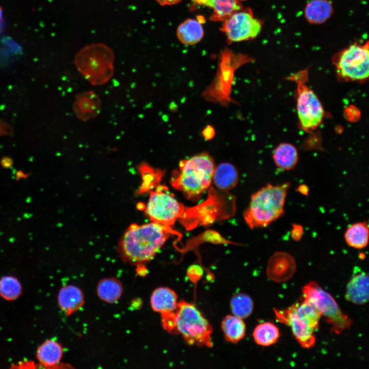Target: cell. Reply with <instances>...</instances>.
Masks as SVG:
<instances>
[{"instance_id": "14", "label": "cell", "mask_w": 369, "mask_h": 369, "mask_svg": "<svg viewBox=\"0 0 369 369\" xmlns=\"http://www.w3.org/2000/svg\"><path fill=\"white\" fill-rule=\"evenodd\" d=\"M102 103L99 95L92 90L80 92L75 96L72 109L76 118L87 122L101 113Z\"/></svg>"}, {"instance_id": "12", "label": "cell", "mask_w": 369, "mask_h": 369, "mask_svg": "<svg viewBox=\"0 0 369 369\" xmlns=\"http://www.w3.org/2000/svg\"><path fill=\"white\" fill-rule=\"evenodd\" d=\"M297 110L302 128L309 131L321 123L323 117L322 105L314 92L301 80L298 82Z\"/></svg>"}, {"instance_id": "28", "label": "cell", "mask_w": 369, "mask_h": 369, "mask_svg": "<svg viewBox=\"0 0 369 369\" xmlns=\"http://www.w3.org/2000/svg\"><path fill=\"white\" fill-rule=\"evenodd\" d=\"M253 302L247 294L238 293L230 301L231 310L233 315L242 319L249 317L253 310Z\"/></svg>"}, {"instance_id": "21", "label": "cell", "mask_w": 369, "mask_h": 369, "mask_svg": "<svg viewBox=\"0 0 369 369\" xmlns=\"http://www.w3.org/2000/svg\"><path fill=\"white\" fill-rule=\"evenodd\" d=\"M333 12V6L330 1L312 0L305 6L304 16L310 23L320 24L326 22Z\"/></svg>"}, {"instance_id": "1", "label": "cell", "mask_w": 369, "mask_h": 369, "mask_svg": "<svg viewBox=\"0 0 369 369\" xmlns=\"http://www.w3.org/2000/svg\"><path fill=\"white\" fill-rule=\"evenodd\" d=\"M170 234L181 236L173 229L152 221L132 224L119 241V253L129 262L142 264L153 258Z\"/></svg>"}, {"instance_id": "2", "label": "cell", "mask_w": 369, "mask_h": 369, "mask_svg": "<svg viewBox=\"0 0 369 369\" xmlns=\"http://www.w3.org/2000/svg\"><path fill=\"white\" fill-rule=\"evenodd\" d=\"M208 153L203 152L181 160L170 179L171 186L189 200H196L209 188L215 168Z\"/></svg>"}, {"instance_id": "35", "label": "cell", "mask_w": 369, "mask_h": 369, "mask_svg": "<svg viewBox=\"0 0 369 369\" xmlns=\"http://www.w3.org/2000/svg\"><path fill=\"white\" fill-rule=\"evenodd\" d=\"M238 1H246V0H238Z\"/></svg>"}, {"instance_id": "31", "label": "cell", "mask_w": 369, "mask_h": 369, "mask_svg": "<svg viewBox=\"0 0 369 369\" xmlns=\"http://www.w3.org/2000/svg\"><path fill=\"white\" fill-rule=\"evenodd\" d=\"M202 134L206 139L210 140L215 135V130L212 126L208 125L202 130Z\"/></svg>"}, {"instance_id": "26", "label": "cell", "mask_w": 369, "mask_h": 369, "mask_svg": "<svg viewBox=\"0 0 369 369\" xmlns=\"http://www.w3.org/2000/svg\"><path fill=\"white\" fill-rule=\"evenodd\" d=\"M253 336L255 342L258 345L268 346L277 341L280 333L275 325L271 322H266L256 326Z\"/></svg>"}, {"instance_id": "13", "label": "cell", "mask_w": 369, "mask_h": 369, "mask_svg": "<svg viewBox=\"0 0 369 369\" xmlns=\"http://www.w3.org/2000/svg\"><path fill=\"white\" fill-rule=\"evenodd\" d=\"M296 269V261L291 254L277 251L268 261L266 276L272 281L280 283L289 280L294 275Z\"/></svg>"}, {"instance_id": "15", "label": "cell", "mask_w": 369, "mask_h": 369, "mask_svg": "<svg viewBox=\"0 0 369 369\" xmlns=\"http://www.w3.org/2000/svg\"><path fill=\"white\" fill-rule=\"evenodd\" d=\"M151 305L155 312L161 316L172 314L177 308V296L172 289L167 287L156 289L151 297Z\"/></svg>"}, {"instance_id": "5", "label": "cell", "mask_w": 369, "mask_h": 369, "mask_svg": "<svg viewBox=\"0 0 369 369\" xmlns=\"http://www.w3.org/2000/svg\"><path fill=\"white\" fill-rule=\"evenodd\" d=\"M114 55L107 46H87L75 56L74 63L78 71L92 85L102 86L114 75Z\"/></svg>"}, {"instance_id": "24", "label": "cell", "mask_w": 369, "mask_h": 369, "mask_svg": "<svg viewBox=\"0 0 369 369\" xmlns=\"http://www.w3.org/2000/svg\"><path fill=\"white\" fill-rule=\"evenodd\" d=\"M63 354L60 345L56 341L48 340L42 343L37 351V358L44 367L57 365Z\"/></svg>"}, {"instance_id": "29", "label": "cell", "mask_w": 369, "mask_h": 369, "mask_svg": "<svg viewBox=\"0 0 369 369\" xmlns=\"http://www.w3.org/2000/svg\"><path fill=\"white\" fill-rule=\"evenodd\" d=\"M22 286L17 278L6 276L0 280V295L7 300H13L21 294Z\"/></svg>"}, {"instance_id": "32", "label": "cell", "mask_w": 369, "mask_h": 369, "mask_svg": "<svg viewBox=\"0 0 369 369\" xmlns=\"http://www.w3.org/2000/svg\"><path fill=\"white\" fill-rule=\"evenodd\" d=\"M162 6L172 5L180 2L182 0H155Z\"/></svg>"}, {"instance_id": "6", "label": "cell", "mask_w": 369, "mask_h": 369, "mask_svg": "<svg viewBox=\"0 0 369 369\" xmlns=\"http://www.w3.org/2000/svg\"><path fill=\"white\" fill-rule=\"evenodd\" d=\"M176 332L189 345L211 347L213 328L194 304L181 300L176 311Z\"/></svg>"}, {"instance_id": "19", "label": "cell", "mask_w": 369, "mask_h": 369, "mask_svg": "<svg viewBox=\"0 0 369 369\" xmlns=\"http://www.w3.org/2000/svg\"><path fill=\"white\" fill-rule=\"evenodd\" d=\"M238 181V171L232 164L223 162L215 167L212 181L218 189L230 190L237 185Z\"/></svg>"}, {"instance_id": "4", "label": "cell", "mask_w": 369, "mask_h": 369, "mask_svg": "<svg viewBox=\"0 0 369 369\" xmlns=\"http://www.w3.org/2000/svg\"><path fill=\"white\" fill-rule=\"evenodd\" d=\"M278 322L290 326L296 339L303 348L315 343L314 332L318 329L321 315L307 301L296 302L288 309L274 310Z\"/></svg>"}, {"instance_id": "7", "label": "cell", "mask_w": 369, "mask_h": 369, "mask_svg": "<svg viewBox=\"0 0 369 369\" xmlns=\"http://www.w3.org/2000/svg\"><path fill=\"white\" fill-rule=\"evenodd\" d=\"M251 60L245 55L235 54L225 50L221 55L216 77L204 92V98L210 101L226 106L233 102L230 97L234 71L241 65Z\"/></svg>"}, {"instance_id": "22", "label": "cell", "mask_w": 369, "mask_h": 369, "mask_svg": "<svg viewBox=\"0 0 369 369\" xmlns=\"http://www.w3.org/2000/svg\"><path fill=\"white\" fill-rule=\"evenodd\" d=\"M368 225L366 221H360L350 225L344 234L346 243L350 247L362 249L368 242Z\"/></svg>"}, {"instance_id": "27", "label": "cell", "mask_w": 369, "mask_h": 369, "mask_svg": "<svg viewBox=\"0 0 369 369\" xmlns=\"http://www.w3.org/2000/svg\"><path fill=\"white\" fill-rule=\"evenodd\" d=\"M122 288L121 283L116 279L107 278L101 280L97 286L99 297L108 303H114L121 295Z\"/></svg>"}, {"instance_id": "18", "label": "cell", "mask_w": 369, "mask_h": 369, "mask_svg": "<svg viewBox=\"0 0 369 369\" xmlns=\"http://www.w3.org/2000/svg\"><path fill=\"white\" fill-rule=\"evenodd\" d=\"M58 302L61 310L69 315L83 306L84 298L79 288L67 285L60 289L58 295Z\"/></svg>"}, {"instance_id": "30", "label": "cell", "mask_w": 369, "mask_h": 369, "mask_svg": "<svg viewBox=\"0 0 369 369\" xmlns=\"http://www.w3.org/2000/svg\"><path fill=\"white\" fill-rule=\"evenodd\" d=\"M303 227L302 225L297 223L292 224L291 230V236L293 240L299 241L303 235Z\"/></svg>"}, {"instance_id": "8", "label": "cell", "mask_w": 369, "mask_h": 369, "mask_svg": "<svg viewBox=\"0 0 369 369\" xmlns=\"http://www.w3.org/2000/svg\"><path fill=\"white\" fill-rule=\"evenodd\" d=\"M303 299L308 301L332 325V330L340 334L348 329L352 320L342 312L334 298L316 282L311 281L302 288Z\"/></svg>"}, {"instance_id": "9", "label": "cell", "mask_w": 369, "mask_h": 369, "mask_svg": "<svg viewBox=\"0 0 369 369\" xmlns=\"http://www.w3.org/2000/svg\"><path fill=\"white\" fill-rule=\"evenodd\" d=\"M337 73L347 80L361 81L369 75L368 42L355 43L337 53L333 58Z\"/></svg>"}, {"instance_id": "25", "label": "cell", "mask_w": 369, "mask_h": 369, "mask_svg": "<svg viewBox=\"0 0 369 369\" xmlns=\"http://www.w3.org/2000/svg\"><path fill=\"white\" fill-rule=\"evenodd\" d=\"M221 329L226 341L237 343L245 334L246 326L243 319L235 315H227L222 320Z\"/></svg>"}, {"instance_id": "3", "label": "cell", "mask_w": 369, "mask_h": 369, "mask_svg": "<svg viewBox=\"0 0 369 369\" xmlns=\"http://www.w3.org/2000/svg\"><path fill=\"white\" fill-rule=\"evenodd\" d=\"M289 182L273 185L268 183L253 193L248 207L243 214L251 229L264 228L282 217Z\"/></svg>"}, {"instance_id": "11", "label": "cell", "mask_w": 369, "mask_h": 369, "mask_svg": "<svg viewBox=\"0 0 369 369\" xmlns=\"http://www.w3.org/2000/svg\"><path fill=\"white\" fill-rule=\"evenodd\" d=\"M175 195L163 185H158L150 192L149 197L144 208L145 213L149 220L173 229L172 207Z\"/></svg>"}, {"instance_id": "20", "label": "cell", "mask_w": 369, "mask_h": 369, "mask_svg": "<svg viewBox=\"0 0 369 369\" xmlns=\"http://www.w3.org/2000/svg\"><path fill=\"white\" fill-rule=\"evenodd\" d=\"M176 34L179 40L183 44L194 45L202 39L204 31L199 21L188 18L178 26Z\"/></svg>"}, {"instance_id": "17", "label": "cell", "mask_w": 369, "mask_h": 369, "mask_svg": "<svg viewBox=\"0 0 369 369\" xmlns=\"http://www.w3.org/2000/svg\"><path fill=\"white\" fill-rule=\"evenodd\" d=\"M196 3L213 9L210 19L223 21L233 12L243 9L238 0H193Z\"/></svg>"}, {"instance_id": "16", "label": "cell", "mask_w": 369, "mask_h": 369, "mask_svg": "<svg viewBox=\"0 0 369 369\" xmlns=\"http://www.w3.org/2000/svg\"><path fill=\"white\" fill-rule=\"evenodd\" d=\"M368 276L364 272L355 275L348 281L345 297L356 304H363L368 300Z\"/></svg>"}, {"instance_id": "23", "label": "cell", "mask_w": 369, "mask_h": 369, "mask_svg": "<svg viewBox=\"0 0 369 369\" xmlns=\"http://www.w3.org/2000/svg\"><path fill=\"white\" fill-rule=\"evenodd\" d=\"M273 158L276 166L283 170L294 169L298 161L296 148L288 143L280 144L275 149Z\"/></svg>"}, {"instance_id": "10", "label": "cell", "mask_w": 369, "mask_h": 369, "mask_svg": "<svg viewBox=\"0 0 369 369\" xmlns=\"http://www.w3.org/2000/svg\"><path fill=\"white\" fill-rule=\"evenodd\" d=\"M220 28L229 44L253 39L261 32L262 24L250 8L235 11L223 21Z\"/></svg>"}, {"instance_id": "34", "label": "cell", "mask_w": 369, "mask_h": 369, "mask_svg": "<svg viewBox=\"0 0 369 369\" xmlns=\"http://www.w3.org/2000/svg\"><path fill=\"white\" fill-rule=\"evenodd\" d=\"M3 18V10L2 7L0 6V22L2 20Z\"/></svg>"}, {"instance_id": "33", "label": "cell", "mask_w": 369, "mask_h": 369, "mask_svg": "<svg viewBox=\"0 0 369 369\" xmlns=\"http://www.w3.org/2000/svg\"><path fill=\"white\" fill-rule=\"evenodd\" d=\"M297 189L298 192L303 195H308L309 192V187L304 184L299 185Z\"/></svg>"}]
</instances>
